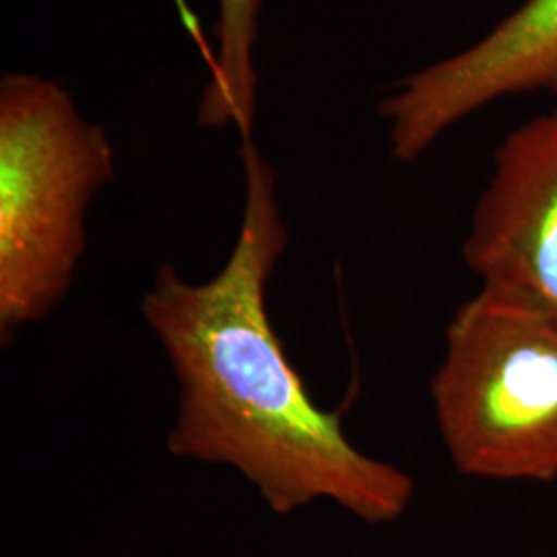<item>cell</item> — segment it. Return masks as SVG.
<instances>
[{
    "mask_svg": "<svg viewBox=\"0 0 557 557\" xmlns=\"http://www.w3.org/2000/svg\"><path fill=\"white\" fill-rule=\"evenodd\" d=\"M244 207L220 271L193 283L161 264L140 314L178 384L170 455L230 467L275 515L331 499L368 524L393 522L413 478L347 438L287 356L269 314V283L289 246L277 174L255 139L239 143Z\"/></svg>",
    "mask_w": 557,
    "mask_h": 557,
    "instance_id": "1",
    "label": "cell"
},
{
    "mask_svg": "<svg viewBox=\"0 0 557 557\" xmlns=\"http://www.w3.org/2000/svg\"><path fill=\"white\" fill-rule=\"evenodd\" d=\"M462 260L481 292L557 322V110L502 140Z\"/></svg>",
    "mask_w": 557,
    "mask_h": 557,
    "instance_id": "4",
    "label": "cell"
},
{
    "mask_svg": "<svg viewBox=\"0 0 557 557\" xmlns=\"http://www.w3.org/2000/svg\"><path fill=\"white\" fill-rule=\"evenodd\" d=\"M539 89L557 96V0H527L483 40L400 81L379 116L393 158L413 163L483 106Z\"/></svg>",
    "mask_w": 557,
    "mask_h": 557,
    "instance_id": "5",
    "label": "cell"
},
{
    "mask_svg": "<svg viewBox=\"0 0 557 557\" xmlns=\"http://www.w3.org/2000/svg\"><path fill=\"white\" fill-rule=\"evenodd\" d=\"M430 391L458 473L557 481L556 320L479 289L446 326Z\"/></svg>",
    "mask_w": 557,
    "mask_h": 557,
    "instance_id": "3",
    "label": "cell"
},
{
    "mask_svg": "<svg viewBox=\"0 0 557 557\" xmlns=\"http://www.w3.org/2000/svg\"><path fill=\"white\" fill-rule=\"evenodd\" d=\"M116 176L106 128L34 73L0 79V338L48 319L87 250V213Z\"/></svg>",
    "mask_w": 557,
    "mask_h": 557,
    "instance_id": "2",
    "label": "cell"
},
{
    "mask_svg": "<svg viewBox=\"0 0 557 557\" xmlns=\"http://www.w3.org/2000/svg\"><path fill=\"white\" fill-rule=\"evenodd\" d=\"M218 52L200 94L197 122L202 128H238L242 140L252 139L257 119L259 41L262 0H218Z\"/></svg>",
    "mask_w": 557,
    "mask_h": 557,
    "instance_id": "6",
    "label": "cell"
}]
</instances>
